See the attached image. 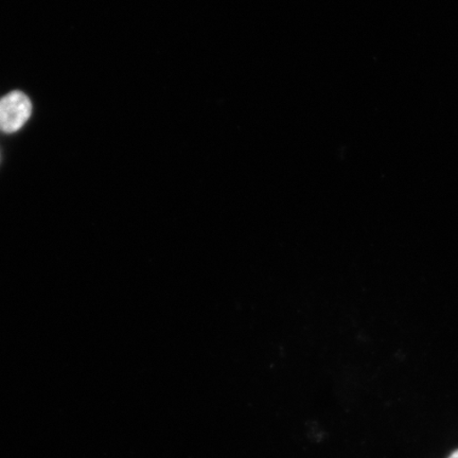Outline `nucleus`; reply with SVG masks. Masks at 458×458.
<instances>
[{"label":"nucleus","instance_id":"obj_1","mask_svg":"<svg viewBox=\"0 0 458 458\" xmlns=\"http://www.w3.org/2000/svg\"><path fill=\"white\" fill-rule=\"evenodd\" d=\"M32 105L30 99L21 91H11L0 99V131L15 133L30 118Z\"/></svg>","mask_w":458,"mask_h":458},{"label":"nucleus","instance_id":"obj_2","mask_svg":"<svg viewBox=\"0 0 458 458\" xmlns=\"http://www.w3.org/2000/svg\"><path fill=\"white\" fill-rule=\"evenodd\" d=\"M449 458H458V450L454 451Z\"/></svg>","mask_w":458,"mask_h":458}]
</instances>
